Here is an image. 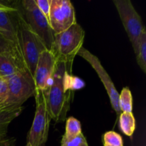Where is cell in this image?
Wrapping results in <instances>:
<instances>
[{"label":"cell","mask_w":146,"mask_h":146,"mask_svg":"<svg viewBox=\"0 0 146 146\" xmlns=\"http://www.w3.org/2000/svg\"><path fill=\"white\" fill-rule=\"evenodd\" d=\"M72 65L56 61L55 70L49 86L44 91L51 120L64 122L70 109L73 93L77 89L78 78L71 75Z\"/></svg>","instance_id":"1"},{"label":"cell","mask_w":146,"mask_h":146,"mask_svg":"<svg viewBox=\"0 0 146 146\" xmlns=\"http://www.w3.org/2000/svg\"><path fill=\"white\" fill-rule=\"evenodd\" d=\"M17 21L19 44L21 54L27 72L34 78V71L38 56L46 48L38 36L30 29L18 9L17 12Z\"/></svg>","instance_id":"2"},{"label":"cell","mask_w":146,"mask_h":146,"mask_svg":"<svg viewBox=\"0 0 146 146\" xmlns=\"http://www.w3.org/2000/svg\"><path fill=\"white\" fill-rule=\"evenodd\" d=\"M84 38L85 31L77 22L66 31L55 34L51 52L56 60L73 65L74 58L83 47Z\"/></svg>","instance_id":"3"},{"label":"cell","mask_w":146,"mask_h":146,"mask_svg":"<svg viewBox=\"0 0 146 146\" xmlns=\"http://www.w3.org/2000/svg\"><path fill=\"white\" fill-rule=\"evenodd\" d=\"M36 111L31 128L27 134V144L45 146L47 142L51 118L48 110L44 91L35 90Z\"/></svg>","instance_id":"4"},{"label":"cell","mask_w":146,"mask_h":146,"mask_svg":"<svg viewBox=\"0 0 146 146\" xmlns=\"http://www.w3.org/2000/svg\"><path fill=\"white\" fill-rule=\"evenodd\" d=\"M15 7L19 10L27 24L41 39L46 50L52 51L54 34L48 19L39 11L34 0H23L19 6Z\"/></svg>","instance_id":"5"},{"label":"cell","mask_w":146,"mask_h":146,"mask_svg":"<svg viewBox=\"0 0 146 146\" xmlns=\"http://www.w3.org/2000/svg\"><path fill=\"white\" fill-rule=\"evenodd\" d=\"M8 86V96L2 109L21 107L22 104L34 95V78L27 71H19L6 80Z\"/></svg>","instance_id":"6"},{"label":"cell","mask_w":146,"mask_h":146,"mask_svg":"<svg viewBox=\"0 0 146 146\" xmlns=\"http://www.w3.org/2000/svg\"><path fill=\"white\" fill-rule=\"evenodd\" d=\"M136 55L140 38L145 29L142 19L130 0L113 1Z\"/></svg>","instance_id":"7"},{"label":"cell","mask_w":146,"mask_h":146,"mask_svg":"<svg viewBox=\"0 0 146 146\" xmlns=\"http://www.w3.org/2000/svg\"><path fill=\"white\" fill-rule=\"evenodd\" d=\"M50 27L54 35L63 32L76 23L75 9L69 0H51Z\"/></svg>","instance_id":"8"},{"label":"cell","mask_w":146,"mask_h":146,"mask_svg":"<svg viewBox=\"0 0 146 146\" xmlns=\"http://www.w3.org/2000/svg\"><path fill=\"white\" fill-rule=\"evenodd\" d=\"M77 55L80 56L84 59H85L95 70V71L98 74V77L101 79V82L104 84L105 89L106 90V92L110 98V101H111V106L113 108L117 115H120V114L121 113V111L119 108V104H118L119 94L115 88L113 82L110 78L107 71H106L105 68L102 66L98 57L93 54L91 51L84 48V46L80 48Z\"/></svg>","instance_id":"9"},{"label":"cell","mask_w":146,"mask_h":146,"mask_svg":"<svg viewBox=\"0 0 146 146\" xmlns=\"http://www.w3.org/2000/svg\"><path fill=\"white\" fill-rule=\"evenodd\" d=\"M56 60L54 54L44 50L40 54L34 74L35 90L46 91L49 86L56 67Z\"/></svg>","instance_id":"10"},{"label":"cell","mask_w":146,"mask_h":146,"mask_svg":"<svg viewBox=\"0 0 146 146\" xmlns=\"http://www.w3.org/2000/svg\"><path fill=\"white\" fill-rule=\"evenodd\" d=\"M0 54L11 58L18 64L21 70L27 72L21 51L1 31H0Z\"/></svg>","instance_id":"11"},{"label":"cell","mask_w":146,"mask_h":146,"mask_svg":"<svg viewBox=\"0 0 146 146\" xmlns=\"http://www.w3.org/2000/svg\"><path fill=\"white\" fill-rule=\"evenodd\" d=\"M22 110V106L0 110V138L6 136L9 124L21 114Z\"/></svg>","instance_id":"12"},{"label":"cell","mask_w":146,"mask_h":146,"mask_svg":"<svg viewBox=\"0 0 146 146\" xmlns=\"http://www.w3.org/2000/svg\"><path fill=\"white\" fill-rule=\"evenodd\" d=\"M23 71L13 59L0 54V77L7 80L15 75L18 71Z\"/></svg>","instance_id":"13"},{"label":"cell","mask_w":146,"mask_h":146,"mask_svg":"<svg viewBox=\"0 0 146 146\" xmlns=\"http://www.w3.org/2000/svg\"><path fill=\"white\" fill-rule=\"evenodd\" d=\"M82 133L80 121L74 117H69L66 120L65 133L63 135L61 142L70 141Z\"/></svg>","instance_id":"14"},{"label":"cell","mask_w":146,"mask_h":146,"mask_svg":"<svg viewBox=\"0 0 146 146\" xmlns=\"http://www.w3.org/2000/svg\"><path fill=\"white\" fill-rule=\"evenodd\" d=\"M119 125L121 131L125 135L132 136L136 128V123L133 113L121 112L119 115Z\"/></svg>","instance_id":"15"},{"label":"cell","mask_w":146,"mask_h":146,"mask_svg":"<svg viewBox=\"0 0 146 146\" xmlns=\"http://www.w3.org/2000/svg\"><path fill=\"white\" fill-rule=\"evenodd\" d=\"M118 104L121 112L132 113L133 96L131 90L128 87H124L121 94H119Z\"/></svg>","instance_id":"16"},{"label":"cell","mask_w":146,"mask_h":146,"mask_svg":"<svg viewBox=\"0 0 146 146\" xmlns=\"http://www.w3.org/2000/svg\"><path fill=\"white\" fill-rule=\"evenodd\" d=\"M136 61L141 69L146 73V29L143 31L140 38L139 45L137 54L135 55Z\"/></svg>","instance_id":"17"},{"label":"cell","mask_w":146,"mask_h":146,"mask_svg":"<svg viewBox=\"0 0 146 146\" xmlns=\"http://www.w3.org/2000/svg\"><path fill=\"white\" fill-rule=\"evenodd\" d=\"M104 144L113 146H123V138L120 134L115 131H108L103 135Z\"/></svg>","instance_id":"18"},{"label":"cell","mask_w":146,"mask_h":146,"mask_svg":"<svg viewBox=\"0 0 146 146\" xmlns=\"http://www.w3.org/2000/svg\"><path fill=\"white\" fill-rule=\"evenodd\" d=\"M34 3L39 9V11L44 14L46 18L48 19L49 18L50 6H51V0H34Z\"/></svg>","instance_id":"19"},{"label":"cell","mask_w":146,"mask_h":146,"mask_svg":"<svg viewBox=\"0 0 146 146\" xmlns=\"http://www.w3.org/2000/svg\"><path fill=\"white\" fill-rule=\"evenodd\" d=\"M61 146H88L84 135L80 134L75 138L67 142H61Z\"/></svg>","instance_id":"20"},{"label":"cell","mask_w":146,"mask_h":146,"mask_svg":"<svg viewBox=\"0 0 146 146\" xmlns=\"http://www.w3.org/2000/svg\"><path fill=\"white\" fill-rule=\"evenodd\" d=\"M8 96V86L5 79L0 77V110L2 108Z\"/></svg>","instance_id":"21"},{"label":"cell","mask_w":146,"mask_h":146,"mask_svg":"<svg viewBox=\"0 0 146 146\" xmlns=\"http://www.w3.org/2000/svg\"><path fill=\"white\" fill-rule=\"evenodd\" d=\"M16 140L14 138H6L5 137L0 138V146H14Z\"/></svg>","instance_id":"22"},{"label":"cell","mask_w":146,"mask_h":146,"mask_svg":"<svg viewBox=\"0 0 146 146\" xmlns=\"http://www.w3.org/2000/svg\"><path fill=\"white\" fill-rule=\"evenodd\" d=\"M16 9H17V8L15 7L9 6L0 2V10H4V11H14Z\"/></svg>","instance_id":"23"},{"label":"cell","mask_w":146,"mask_h":146,"mask_svg":"<svg viewBox=\"0 0 146 146\" xmlns=\"http://www.w3.org/2000/svg\"><path fill=\"white\" fill-rule=\"evenodd\" d=\"M104 146H113V145H107V144H104Z\"/></svg>","instance_id":"24"},{"label":"cell","mask_w":146,"mask_h":146,"mask_svg":"<svg viewBox=\"0 0 146 146\" xmlns=\"http://www.w3.org/2000/svg\"><path fill=\"white\" fill-rule=\"evenodd\" d=\"M25 146H30L29 145V144H27V145H26Z\"/></svg>","instance_id":"25"}]
</instances>
